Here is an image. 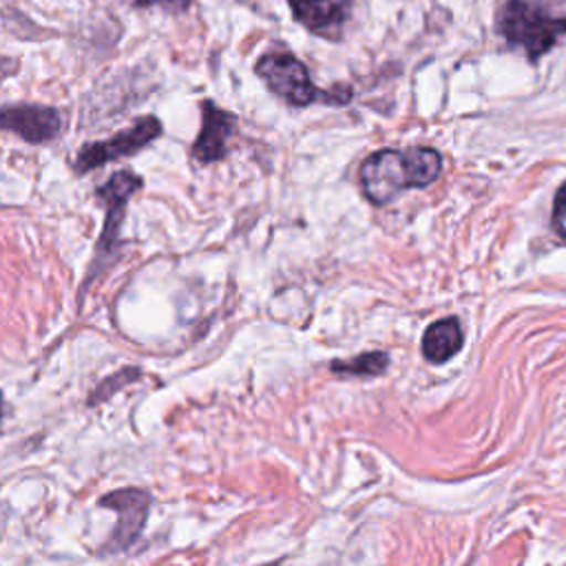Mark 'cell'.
I'll return each instance as SVG.
<instances>
[{
    "label": "cell",
    "instance_id": "6da1fadb",
    "mask_svg": "<svg viewBox=\"0 0 566 566\" xmlns=\"http://www.w3.org/2000/svg\"><path fill=\"white\" fill-rule=\"evenodd\" d=\"M440 170L442 157L433 148H382L363 161L360 188L371 203L385 206L402 190L429 186L438 179Z\"/></svg>",
    "mask_w": 566,
    "mask_h": 566
},
{
    "label": "cell",
    "instance_id": "7a4b0ae2",
    "mask_svg": "<svg viewBox=\"0 0 566 566\" xmlns=\"http://www.w3.org/2000/svg\"><path fill=\"white\" fill-rule=\"evenodd\" d=\"M497 31L509 44L524 49L535 60L566 33V18L553 15L533 0H509L497 15Z\"/></svg>",
    "mask_w": 566,
    "mask_h": 566
},
{
    "label": "cell",
    "instance_id": "3957f363",
    "mask_svg": "<svg viewBox=\"0 0 566 566\" xmlns=\"http://www.w3.org/2000/svg\"><path fill=\"white\" fill-rule=\"evenodd\" d=\"M256 75L265 86L292 106H310L314 102L325 104H345L352 93L343 91H323L318 88L301 60L290 53H268L256 62Z\"/></svg>",
    "mask_w": 566,
    "mask_h": 566
},
{
    "label": "cell",
    "instance_id": "277c9868",
    "mask_svg": "<svg viewBox=\"0 0 566 566\" xmlns=\"http://www.w3.org/2000/svg\"><path fill=\"white\" fill-rule=\"evenodd\" d=\"M142 188V177L135 175L133 170H119L115 175H111L108 181H104L95 192L97 199L104 203L106 208V217H104V228L102 234L97 239V248H95V259L93 265L88 270V279L86 283H91L95 276H99L115 259H117V248H119V230H122V221H124V212H126V203L128 199Z\"/></svg>",
    "mask_w": 566,
    "mask_h": 566
},
{
    "label": "cell",
    "instance_id": "5b68a950",
    "mask_svg": "<svg viewBox=\"0 0 566 566\" xmlns=\"http://www.w3.org/2000/svg\"><path fill=\"white\" fill-rule=\"evenodd\" d=\"M161 122L155 115H144L137 117L130 126H126L124 130L102 139V142H93L88 146H84L73 161V168L77 172H88L93 168H99L108 161L128 157L139 153L142 148H146L150 142H155L161 135Z\"/></svg>",
    "mask_w": 566,
    "mask_h": 566
},
{
    "label": "cell",
    "instance_id": "8992f818",
    "mask_svg": "<svg viewBox=\"0 0 566 566\" xmlns=\"http://www.w3.org/2000/svg\"><path fill=\"white\" fill-rule=\"evenodd\" d=\"M99 506L117 513V526L111 535L108 548L124 551L139 537V533L146 526V517L150 511V493L144 489H135V486L117 489V491L106 493L99 500Z\"/></svg>",
    "mask_w": 566,
    "mask_h": 566
},
{
    "label": "cell",
    "instance_id": "52a82bcc",
    "mask_svg": "<svg viewBox=\"0 0 566 566\" xmlns=\"http://www.w3.org/2000/svg\"><path fill=\"white\" fill-rule=\"evenodd\" d=\"M0 130H9L29 144H46L62 130L55 108L42 104H11L0 108Z\"/></svg>",
    "mask_w": 566,
    "mask_h": 566
},
{
    "label": "cell",
    "instance_id": "ba28073f",
    "mask_svg": "<svg viewBox=\"0 0 566 566\" xmlns=\"http://www.w3.org/2000/svg\"><path fill=\"white\" fill-rule=\"evenodd\" d=\"M234 130V117L214 106L212 102L201 104V128L192 144V157L199 164H212L219 161L226 155L228 139Z\"/></svg>",
    "mask_w": 566,
    "mask_h": 566
},
{
    "label": "cell",
    "instance_id": "9c48e42d",
    "mask_svg": "<svg viewBox=\"0 0 566 566\" xmlns=\"http://www.w3.org/2000/svg\"><path fill=\"white\" fill-rule=\"evenodd\" d=\"M294 18L321 38H338L354 0H287Z\"/></svg>",
    "mask_w": 566,
    "mask_h": 566
},
{
    "label": "cell",
    "instance_id": "30bf717a",
    "mask_svg": "<svg viewBox=\"0 0 566 566\" xmlns=\"http://www.w3.org/2000/svg\"><path fill=\"white\" fill-rule=\"evenodd\" d=\"M462 345V327L455 316L433 321L422 334V356L429 363H444L458 354Z\"/></svg>",
    "mask_w": 566,
    "mask_h": 566
},
{
    "label": "cell",
    "instance_id": "8fae6325",
    "mask_svg": "<svg viewBox=\"0 0 566 566\" xmlns=\"http://www.w3.org/2000/svg\"><path fill=\"white\" fill-rule=\"evenodd\" d=\"M389 358L385 352H365L349 360H334L332 371L343 376H378L387 369Z\"/></svg>",
    "mask_w": 566,
    "mask_h": 566
},
{
    "label": "cell",
    "instance_id": "7c38bea8",
    "mask_svg": "<svg viewBox=\"0 0 566 566\" xmlns=\"http://www.w3.org/2000/svg\"><path fill=\"white\" fill-rule=\"evenodd\" d=\"M139 376V369H133V367H126V369H122L117 376H111V378H106L104 382H102V387L99 389H95L93 394H91V405H95V402H99V400H106L113 391H117L119 387H124V385H128L133 378H137Z\"/></svg>",
    "mask_w": 566,
    "mask_h": 566
},
{
    "label": "cell",
    "instance_id": "4fadbf2b",
    "mask_svg": "<svg viewBox=\"0 0 566 566\" xmlns=\"http://www.w3.org/2000/svg\"><path fill=\"white\" fill-rule=\"evenodd\" d=\"M553 226L557 234L566 241V184L559 188L553 206Z\"/></svg>",
    "mask_w": 566,
    "mask_h": 566
},
{
    "label": "cell",
    "instance_id": "5bb4252c",
    "mask_svg": "<svg viewBox=\"0 0 566 566\" xmlns=\"http://www.w3.org/2000/svg\"><path fill=\"white\" fill-rule=\"evenodd\" d=\"M192 4V0H135V7H159L172 13H181Z\"/></svg>",
    "mask_w": 566,
    "mask_h": 566
},
{
    "label": "cell",
    "instance_id": "9a60e30c",
    "mask_svg": "<svg viewBox=\"0 0 566 566\" xmlns=\"http://www.w3.org/2000/svg\"><path fill=\"white\" fill-rule=\"evenodd\" d=\"M0 418H2V394H0Z\"/></svg>",
    "mask_w": 566,
    "mask_h": 566
}]
</instances>
